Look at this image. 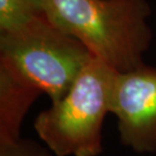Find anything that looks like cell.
I'll return each mask as SVG.
<instances>
[{
  "instance_id": "1",
  "label": "cell",
  "mask_w": 156,
  "mask_h": 156,
  "mask_svg": "<svg viewBox=\"0 0 156 156\" xmlns=\"http://www.w3.org/2000/svg\"><path fill=\"white\" fill-rule=\"evenodd\" d=\"M41 12L117 72L145 65L153 30L148 0H36Z\"/></svg>"
},
{
  "instance_id": "2",
  "label": "cell",
  "mask_w": 156,
  "mask_h": 156,
  "mask_svg": "<svg viewBox=\"0 0 156 156\" xmlns=\"http://www.w3.org/2000/svg\"><path fill=\"white\" fill-rule=\"evenodd\" d=\"M94 56L44 14L13 31L0 33V67L51 103L64 97Z\"/></svg>"
},
{
  "instance_id": "3",
  "label": "cell",
  "mask_w": 156,
  "mask_h": 156,
  "mask_svg": "<svg viewBox=\"0 0 156 156\" xmlns=\"http://www.w3.org/2000/svg\"><path fill=\"white\" fill-rule=\"evenodd\" d=\"M116 73L94 57L66 95L37 115L34 128L53 155L102 154V126L105 116L111 113Z\"/></svg>"
},
{
  "instance_id": "4",
  "label": "cell",
  "mask_w": 156,
  "mask_h": 156,
  "mask_svg": "<svg viewBox=\"0 0 156 156\" xmlns=\"http://www.w3.org/2000/svg\"><path fill=\"white\" fill-rule=\"evenodd\" d=\"M120 141L139 154L156 151V67L117 72L111 95Z\"/></svg>"
},
{
  "instance_id": "5",
  "label": "cell",
  "mask_w": 156,
  "mask_h": 156,
  "mask_svg": "<svg viewBox=\"0 0 156 156\" xmlns=\"http://www.w3.org/2000/svg\"><path fill=\"white\" fill-rule=\"evenodd\" d=\"M39 95L0 67V138L20 136L23 119Z\"/></svg>"
},
{
  "instance_id": "6",
  "label": "cell",
  "mask_w": 156,
  "mask_h": 156,
  "mask_svg": "<svg viewBox=\"0 0 156 156\" xmlns=\"http://www.w3.org/2000/svg\"><path fill=\"white\" fill-rule=\"evenodd\" d=\"M39 14L36 0H0V33L21 28Z\"/></svg>"
},
{
  "instance_id": "7",
  "label": "cell",
  "mask_w": 156,
  "mask_h": 156,
  "mask_svg": "<svg viewBox=\"0 0 156 156\" xmlns=\"http://www.w3.org/2000/svg\"><path fill=\"white\" fill-rule=\"evenodd\" d=\"M0 156H52V151L30 139L0 138Z\"/></svg>"
}]
</instances>
